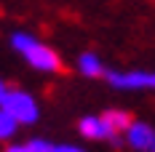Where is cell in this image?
<instances>
[{"label": "cell", "instance_id": "cell-1", "mask_svg": "<svg viewBox=\"0 0 155 152\" xmlns=\"http://www.w3.org/2000/svg\"><path fill=\"white\" fill-rule=\"evenodd\" d=\"M8 43H11V48L30 64L32 70H38V72H56V70L62 67L56 51L48 48L46 43H40V40H38L35 35H30V32H14Z\"/></svg>", "mask_w": 155, "mask_h": 152}, {"label": "cell", "instance_id": "cell-2", "mask_svg": "<svg viewBox=\"0 0 155 152\" xmlns=\"http://www.w3.org/2000/svg\"><path fill=\"white\" fill-rule=\"evenodd\" d=\"M0 109L11 112L21 125H32L40 118V107L35 102V96L21 91V88H11L5 83L0 86Z\"/></svg>", "mask_w": 155, "mask_h": 152}, {"label": "cell", "instance_id": "cell-3", "mask_svg": "<svg viewBox=\"0 0 155 152\" xmlns=\"http://www.w3.org/2000/svg\"><path fill=\"white\" fill-rule=\"evenodd\" d=\"M107 83L120 91H155V72H150V70L107 72Z\"/></svg>", "mask_w": 155, "mask_h": 152}, {"label": "cell", "instance_id": "cell-4", "mask_svg": "<svg viewBox=\"0 0 155 152\" xmlns=\"http://www.w3.org/2000/svg\"><path fill=\"white\" fill-rule=\"evenodd\" d=\"M78 134L83 139H91V141H115V144L120 141V136L104 120V115H83L78 120Z\"/></svg>", "mask_w": 155, "mask_h": 152}, {"label": "cell", "instance_id": "cell-5", "mask_svg": "<svg viewBox=\"0 0 155 152\" xmlns=\"http://www.w3.org/2000/svg\"><path fill=\"white\" fill-rule=\"evenodd\" d=\"M126 144L137 152H155V128L150 123H142V120H134L131 128L123 134Z\"/></svg>", "mask_w": 155, "mask_h": 152}, {"label": "cell", "instance_id": "cell-6", "mask_svg": "<svg viewBox=\"0 0 155 152\" xmlns=\"http://www.w3.org/2000/svg\"><path fill=\"white\" fill-rule=\"evenodd\" d=\"M75 67H78V72H80L83 77H102V75H107V72H104L102 59H99L94 51H83V53L78 56Z\"/></svg>", "mask_w": 155, "mask_h": 152}, {"label": "cell", "instance_id": "cell-7", "mask_svg": "<svg viewBox=\"0 0 155 152\" xmlns=\"http://www.w3.org/2000/svg\"><path fill=\"white\" fill-rule=\"evenodd\" d=\"M102 115H104V120L110 123V128H112L118 136L126 134V131L131 128V123H134V120H131V115L123 112V109H107V112H102Z\"/></svg>", "mask_w": 155, "mask_h": 152}, {"label": "cell", "instance_id": "cell-8", "mask_svg": "<svg viewBox=\"0 0 155 152\" xmlns=\"http://www.w3.org/2000/svg\"><path fill=\"white\" fill-rule=\"evenodd\" d=\"M5 152H54V144L46 141V139H27V141L8 144Z\"/></svg>", "mask_w": 155, "mask_h": 152}, {"label": "cell", "instance_id": "cell-9", "mask_svg": "<svg viewBox=\"0 0 155 152\" xmlns=\"http://www.w3.org/2000/svg\"><path fill=\"white\" fill-rule=\"evenodd\" d=\"M19 125H21V123L16 120L11 112L0 109V139H3V141L14 139V136H16V131H19Z\"/></svg>", "mask_w": 155, "mask_h": 152}, {"label": "cell", "instance_id": "cell-10", "mask_svg": "<svg viewBox=\"0 0 155 152\" xmlns=\"http://www.w3.org/2000/svg\"><path fill=\"white\" fill-rule=\"evenodd\" d=\"M54 152H86L78 144H54Z\"/></svg>", "mask_w": 155, "mask_h": 152}]
</instances>
